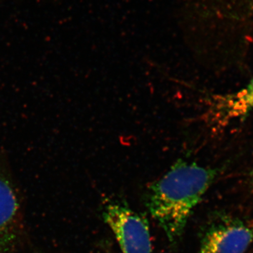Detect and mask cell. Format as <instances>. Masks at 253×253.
Here are the masks:
<instances>
[{
  "mask_svg": "<svg viewBox=\"0 0 253 253\" xmlns=\"http://www.w3.org/2000/svg\"><path fill=\"white\" fill-rule=\"evenodd\" d=\"M217 175L215 168L179 158L149 186L146 208L171 244L180 239L190 216Z\"/></svg>",
  "mask_w": 253,
  "mask_h": 253,
  "instance_id": "6da1fadb",
  "label": "cell"
},
{
  "mask_svg": "<svg viewBox=\"0 0 253 253\" xmlns=\"http://www.w3.org/2000/svg\"><path fill=\"white\" fill-rule=\"evenodd\" d=\"M102 217L123 253H154L149 222L129 206L109 201L103 208Z\"/></svg>",
  "mask_w": 253,
  "mask_h": 253,
  "instance_id": "7a4b0ae2",
  "label": "cell"
},
{
  "mask_svg": "<svg viewBox=\"0 0 253 253\" xmlns=\"http://www.w3.org/2000/svg\"><path fill=\"white\" fill-rule=\"evenodd\" d=\"M21 202L6 151H0V253H18L22 244Z\"/></svg>",
  "mask_w": 253,
  "mask_h": 253,
  "instance_id": "3957f363",
  "label": "cell"
},
{
  "mask_svg": "<svg viewBox=\"0 0 253 253\" xmlns=\"http://www.w3.org/2000/svg\"><path fill=\"white\" fill-rule=\"evenodd\" d=\"M253 243V224L224 219L204 231L198 253H246Z\"/></svg>",
  "mask_w": 253,
  "mask_h": 253,
  "instance_id": "277c9868",
  "label": "cell"
},
{
  "mask_svg": "<svg viewBox=\"0 0 253 253\" xmlns=\"http://www.w3.org/2000/svg\"><path fill=\"white\" fill-rule=\"evenodd\" d=\"M180 3L184 18L194 23L253 15V0H180Z\"/></svg>",
  "mask_w": 253,
  "mask_h": 253,
  "instance_id": "5b68a950",
  "label": "cell"
},
{
  "mask_svg": "<svg viewBox=\"0 0 253 253\" xmlns=\"http://www.w3.org/2000/svg\"><path fill=\"white\" fill-rule=\"evenodd\" d=\"M210 112L218 126H226L247 117L253 112V77L241 89L214 96Z\"/></svg>",
  "mask_w": 253,
  "mask_h": 253,
  "instance_id": "8992f818",
  "label": "cell"
},
{
  "mask_svg": "<svg viewBox=\"0 0 253 253\" xmlns=\"http://www.w3.org/2000/svg\"><path fill=\"white\" fill-rule=\"evenodd\" d=\"M251 181H252V186H253V174H252V179H251Z\"/></svg>",
  "mask_w": 253,
  "mask_h": 253,
  "instance_id": "52a82bcc",
  "label": "cell"
}]
</instances>
